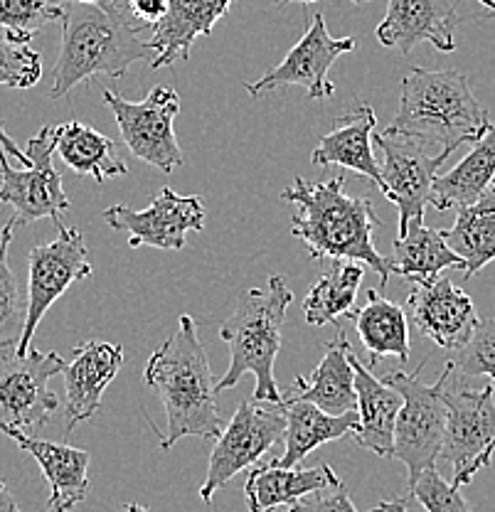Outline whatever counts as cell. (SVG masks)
I'll list each match as a JSON object with an SVG mask.
<instances>
[{
    "instance_id": "6da1fadb",
    "label": "cell",
    "mask_w": 495,
    "mask_h": 512,
    "mask_svg": "<svg viewBox=\"0 0 495 512\" xmlns=\"http://www.w3.org/2000/svg\"><path fill=\"white\" fill-rule=\"evenodd\" d=\"M62 45L52 72L50 99H62L77 84L104 77L119 79L133 62H153L156 47L146 28L133 20L124 0L62 5Z\"/></svg>"
},
{
    "instance_id": "7a4b0ae2",
    "label": "cell",
    "mask_w": 495,
    "mask_h": 512,
    "mask_svg": "<svg viewBox=\"0 0 495 512\" xmlns=\"http://www.w3.org/2000/svg\"><path fill=\"white\" fill-rule=\"evenodd\" d=\"M281 200L294 205L291 234L306 244L313 261H360L380 276V286L385 291L392 264L372 242V232L380 220L367 197L345 195L343 175L323 183L296 178L291 188L281 190Z\"/></svg>"
},
{
    "instance_id": "3957f363",
    "label": "cell",
    "mask_w": 495,
    "mask_h": 512,
    "mask_svg": "<svg viewBox=\"0 0 495 512\" xmlns=\"http://www.w3.org/2000/svg\"><path fill=\"white\" fill-rule=\"evenodd\" d=\"M143 382L156 389L168 416V429L161 436L163 451L185 436L212 441L222 434L215 377L193 316H180L178 330L148 360Z\"/></svg>"
},
{
    "instance_id": "277c9868",
    "label": "cell",
    "mask_w": 495,
    "mask_h": 512,
    "mask_svg": "<svg viewBox=\"0 0 495 512\" xmlns=\"http://www.w3.org/2000/svg\"><path fill=\"white\" fill-rule=\"evenodd\" d=\"M387 128L419 143H439L456 151L463 143L481 141L491 121L459 69L431 72L412 67L399 87L395 121Z\"/></svg>"
},
{
    "instance_id": "5b68a950",
    "label": "cell",
    "mask_w": 495,
    "mask_h": 512,
    "mask_svg": "<svg viewBox=\"0 0 495 512\" xmlns=\"http://www.w3.org/2000/svg\"><path fill=\"white\" fill-rule=\"evenodd\" d=\"M294 293L286 286L284 276H271L266 288H247L239 296L237 308L220 325V338L230 348V370L215 382V392L237 387L244 375H254V399L271 404H284L279 384L274 377V362L281 350V328Z\"/></svg>"
},
{
    "instance_id": "8992f818",
    "label": "cell",
    "mask_w": 495,
    "mask_h": 512,
    "mask_svg": "<svg viewBox=\"0 0 495 512\" xmlns=\"http://www.w3.org/2000/svg\"><path fill=\"white\" fill-rule=\"evenodd\" d=\"M427 365L429 360H424L412 375L404 370H390L385 375V382L402 394L395 426V458L407 466L409 488L427 468L436 466L446 436L444 387L449 380V365L434 384L422 382L419 377Z\"/></svg>"
},
{
    "instance_id": "52a82bcc",
    "label": "cell",
    "mask_w": 495,
    "mask_h": 512,
    "mask_svg": "<svg viewBox=\"0 0 495 512\" xmlns=\"http://www.w3.org/2000/svg\"><path fill=\"white\" fill-rule=\"evenodd\" d=\"M286 436V407L271 402H242L230 424L215 439L207 463V478L200 488L202 503L210 505L220 488L237 473L257 466L259 461Z\"/></svg>"
},
{
    "instance_id": "ba28073f",
    "label": "cell",
    "mask_w": 495,
    "mask_h": 512,
    "mask_svg": "<svg viewBox=\"0 0 495 512\" xmlns=\"http://www.w3.org/2000/svg\"><path fill=\"white\" fill-rule=\"evenodd\" d=\"M101 96L104 104L114 111L124 146L133 153V158L153 165L165 175L185 163L173 131V121L180 111V96L173 87L158 84L143 101L121 99L109 87H101Z\"/></svg>"
},
{
    "instance_id": "9c48e42d",
    "label": "cell",
    "mask_w": 495,
    "mask_h": 512,
    "mask_svg": "<svg viewBox=\"0 0 495 512\" xmlns=\"http://www.w3.org/2000/svg\"><path fill=\"white\" fill-rule=\"evenodd\" d=\"M495 384L483 389L468 387L449 362V380L444 387L446 436L441 458L454 468L456 488L468 485L481 471V458L495 439Z\"/></svg>"
},
{
    "instance_id": "30bf717a",
    "label": "cell",
    "mask_w": 495,
    "mask_h": 512,
    "mask_svg": "<svg viewBox=\"0 0 495 512\" xmlns=\"http://www.w3.org/2000/svg\"><path fill=\"white\" fill-rule=\"evenodd\" d=\"M30 165L13 168L8 163V151L0 146V202L13 207L15 222L33 224L47 220L60 224L69 210V197L62 188L60 170L52 163L55 156V126L40 128L28 141Z\"/></svg>"
},
{
    "instance_id": "8fae6325",
    "label": "cell",
    "mask_w": 495,
    "mask_h": 512,
    "mask_svg": "<svg viewBox=\"0 0 495 512\" xmlns=\"http://www.w3.org/2000/svg\"><path fill=\"white\" fill-rule=\"evenodd\" d=\"M67 362L57 352L28 350L0 357V431L18 429L35 434L52 419L60 397L50 380L65 370Z\"/></svg>"
},
{
    "instance_id": "7c38bea8",
    "label": "cell",
    "mask_w": 495,
    "mask_h": 512,
    "mask_svg": "<svg viewBox=\"0 0 495 512\" xmlns=\"http://www.w3.org/2000/svg\"><path fill=\"white\" fill-rule=\"evenodd\" d=\"M92 276L87 244L82 232L74 227L57 224V237L52 242L30 249L28 254V316H25L23 338H20L18 355H25L33 343V335L50 311L52 303L65 296L74 281H84Z\"/></svg>"
},
{
    "instance_id": "4fadbf2b",
    "label": "cell",
    "mask_w": 495,
    "mask_h": 512,
    "mask_svg": "<svg viewBox=\"0 0 495 512\" xmlns=\"http://www.w3.org/2000/svg\"><path fill=\"white\" fill-rule=\"evenodd\" d=\"M375 148H380L382 153L380 170L385 180V197L397 205L399 234H404L409 224L424 222L436 173L454 153V148H441V153L429 156L424 153L422 143L402 133H392L390 128L375 133Z\"/></svg>"
},
{
    "instance_id": "5bb4252c",
    "label": "cell",
    "mask_w": 495,
    "mask_h": 512,
    "mask_svg": "<svg viewBox=\"0 0 495 512\" xmlns=\"http://www.w3.org/2000/svg\"><path fill=\"white\" fill-rule=\"evenodd\" d=\"M104 222L114 232L129 237V247H156L178 252L188 244V232L205 229V207L198 195H180L168 185L153 197L146 210H131L126 205H114L104 210Z\"/></svg>"
},
{
    "instance_id": "9a60e30c",
    "label": "cell",
    "mask_w": 495,
    "mask_h": 512,
    "mask_svg": "<svg viewBox=\"0 0 495 512\" xmlns=\"http://www.w3.org/2000/svg\"><path fill=\"white\" fill-rule=\"evenodd\" d=\"M355 50V37H330L323 13L311 15V25L303 32L284 57V62L276 64L271 72H266L257 82H249L247 92L252 96H262L264 92L284 87H301L311 99L323 101L335 96V84L328 79L330 67L340 55H348Z\"/></svg>"
},
{
    "instance_id": "2e32d148",
    "label": "cell",
    "mask_w": 495,
    "mask_h": 512,
    "mask_svg": "<svg viewBox=\"0 0 495 512\" xmlns=\"http://www.w3.org/2000/svg\"><path fill=\"white\" fill-rule=\"evenodd\" d=\"M407 316L424 338L434 340L446 352L463 348L481 320L471 296L456 286L449 276L412 281Z\"/></svg>"
},
{
    "instance_id": "e0dca14e",
    "label": "cell",
    "mask_w": 495,
    "mask_h": 512,
    "mask_svg": "<svg viewBox=\"0 0 495 512\" xmlns=\"http://www.w3.org/2000/svg\"><path fill=\"white\" fill-rule=\"evenodd\" d=\"M456 25L459 13L449 0H387V13L375 35L380 45L395 47L404 55L422 42L439 52H454Z\"/></svg>"
},
{
    "instance_id": "ac0fdd59",
    "label": "cell",
    "mask_w": 495,
    "mask_h": 512,
    "mask_svg": "<svg viewBox=\"0 0 495 512\" xmlns=\"http://www.w3.org/2000/svg\"><path fill=\"white\" fill-rule=\"evenodd\" d=\"M124 357L121 345L104 340H87L72 350V360L62 370L67 392V434L99 412L101 397L119 375Z\"/></svg>"
},
{
    "instance_id": "d6986e66",
    "label": "cell",
    "mask_w": 495,
    "mask_h": 512,
    "mask_svg": "<svg viewBox=\"0 0 495 512\" xmlns=\"http://www.w3.org/2000/svg\"><path fill=\"white\" fill-rule=\"evenodd\" d=\"M375 126V109L370 104H358L350 114L340 116L335 126L318 141L311 153V163L323 165V168L340 165L345 170H353L375 183L385 195V180L375 158Z\"/></svg>"
},
{
    "instance_id": "ffe728a7",
    "label": "cell",
    "mask_w": 495,
    "mask_h": 512,
    "mask_svg": "<svg viewBox=\"0 0 495 512\" xmlns=\"http://www.w3.org/2000/svg\"><path fill=\"white\" fill-rule=\"evenodd\" d=\"M8 439L23 448L25 453L35 458L40 466L42 476L50 485V500L47 508H62L72 510L74 505L82 503L89 493V456L84 448H74L69 444H57V441L37 439L33 434H25L18 429H3Z\"/></svg>"
},
{
    "instance_id": "44dd1931",
    "label": "cell",
    "mask_w": 495,
    "mask_h": 512,
    "mask_svg": "<svg viewBox=\"0 0 495 512\" xmlns=\"http://www.w3.org/2000/svg\"><path fill=\"white\" fill-rule=\"evenodd\" d=\"M350 362L355 370V392H358V429L353 439L365 451L382 458H395V426L402 409V394L385 380H377L350 348Z\"/></svg>"
},
{
    "instance_id": "7402d4cb",
    "label": "cell",
    "mask_w": 495,
    "mask_h": 512,
    "mask_svg": "<svg viewBox=\"0 0 495 512\" xmlns=\"http://www.w3.org/2000/svg\"><path fill=\"white\" fill-rule=\"evenodd\" d=\"M234 0H170L168 15L151 28V45L156 47L153 69L188 60L198 37L212 35L220 18L230 13Z\"/></svg>"
},
{
    "instance_id": "603a6c76",
    "label": "cell",
    "mask_w": 495,
    "mask_h": 512,
    "mask_svg": "<svg viewBox=\"0 0 495 512\" xmlns=\"http://www.w3.org/2000/svg\"><path fill=\"white\" fill-rule=\"evenodd\" d=\"M350 343L345 330L338 328V338L326 345L316 370L306 377H296L294 387L284 399H303L328 414L358 412V392H355V370L350 362Z\"/></svg>"
},
{
    "instance_id": "cb8c5ba5",
    "label": "cell",
    "mask_w": 495,
    "mask_h": 512,
    "mask_svg": "<svg viewBox=\"0 0 495 512\" xmlns=\"http://www.w3.org/2000/svg\"><path fill=\"white\" fill-rule=\"evenodd\" d=\"M338 480L328 463L313 468H286L279 461L259 463L249 471L244 483L249 512H271L279 505H294L303 495L321 490Z\"/></svg>"
},
{
    "instance_id": "d4e9b609",
    "label": "cell",
    "mask_w": 495,
    "mask_h": 512,
    "mask_svg": "<svg viewBox=\"0 0 495 512\" xmlns=\"http://www.w3.org/2000/svg\"><path fill=\"white\" fill-rule=\"evenodd\" d=\"M286 407V436L284 453L276 461L286 468H294L308 453L330 441L353 436L358 429V412L328 414L321 407L303 399H284Z\"/></svg>"
},
{
    "instance_id": "484cf974",
    "label": "cell",
    "mask_w": 495,
    "mask_h": 512,
    "mask_svg": "<svg viewBox=\"0 0 495 512\" xmlns=\"http://www.w3.org/2000/svg\"><path fill=\"white\" fill-rule=\"evenodd\" d=\"M350 318L355 320L360 343L370 355V365H377L382 357H397L402 365L409 360V316L402 306L380 296L377 288L367 291V303L355 308Z\"/></svg>"
},
{
    "instance_id": "4316f807",
    "label": "cell",
    "mask_w": 495,
    "mask_h": 512,
    "mask_svg": "<svg viewBox=\"0 0 495 512\" xmlns=\"http://www.w3.org/2000/svg\"><path fill=\"white\" fill-rule=\"evenodd\" d=\"M495 180V121L481 141L473 143L471 153L444 175H436L431 188V205L439 212L451 207L471 205L491 190Z\"/></svg>"
},
{
    "instance_id": "83f0119b",
    "label": "cell",
    "mask_w": 495,
    "mask_h": 512,
    "mask_svg": "<svg viewBox=\"0 0 495 512\" xmlns=\"http://www.w3.org/2000/svg\"><path fill=\"white\" fill-rule=\"evenodd\" d=\"M55 153L69 170L97 180V183L129 173L116 151V143L82 121H67V124L55 126Z\"/></svg>"
},
{
    "instance_id": "f1b7e54d",
    "label": "cell",
    "mask_w": 495,
    "mask_h": 512,
    "mask_svg": "<svg viewBox=\"0 0 495 512\" xmlns=\"http://www.w3.org/2000/svg\"><path fill=\"white\" fill-rule=\"evenodd\" d=\"M392 274L412 281H431L446 269H466L463 259L446 244L444 234L424 227V222L409 224L407 232L397 234L392 244Z\"/></svg>"
},
{
    "instance_id": "f546056e",
    "label": "cell",
    "mask_w": 495,
    "mask_h": 512,
    "mask_svg": "<svg viewBox=\"0 0 495 512\" xmlns=\"http://www.w3.org/2000/svg\"><path fill=\"white\" fill-rule=\"evenodd\" d=\"M444 239L461 256L463 276L473 279L483 266L495 259V197L486 192L481 200L459 207L454 227L444 229Z\"/></svg>"
},
{
    "instance_id": "4dcf8cb0",
    "label": "cell",
    "mask_w": 495,
    "mask_h": 512,
    "mask_svg": "<svg viewBox=\"0 0 495 512\" xmlns=\"http://www.w3.org/2000/svg\"><path fill=\"white\" fill-rule=\"evenodd\" d=\"M365 279L360 261H333V266L311 286L303 298V318L308 325L338 323L355 313L358 288Z\"/></svg>"
},
{
    "instance_id": "1f68e13d",
    "label": "cell",
    "mask_w": 495,
    "mask_h": 512,
    "mask_svg": "<svg viewBox=\"0 0 495 512\" xmlns=\"http://www.w3.org/2000/svg\"><path fill=\"white\" fill-rule=\"evenodd\" d=\"M62 13L65 8L52 0H0V28L10 40L30 45L37 30L60 23Z\"/></svg>"
},
{
    "instance_id": "d6a6232c",
    "label": "cell",
    "mask_w": 495,
    "mask_h": 512,
    "mask_svg": "<svg viewBox=\"0 0 495 512\" xmlns=\"http://www.w3.org/2000/svg\"><path fill=\"white\" fill-rule=\"evenodd\" d=\"M10 242L0 247V352L18 348L28 316V298L20 293L18 279L8 264Z\"/></svg>"
},
{
    "instance_id": "836d02e7",
    "label": "cell",
    "mask_w": 495,
    "mask_h": 512,
    "mask_svg": "<svg viewBox=\"0 0 495 512\" xmlns=\"http://www.w3.org/2000/svg\"><path fill=\"white\" fill-rule=\"evenodd\" d=\"M449 362L461 377H491L495 382V318H481L463 348Z\"/></svg>"
},
{
    "instance_id": "e575fe53",
    "label": "cell",
    "mask_w": 495,
    "mask_h": 512,
    "mask_svg": "<svg viewBox=\"0 0 495 512\" xmlns=\"http://www.w3.org/2000/svg\"><path fill=\"white\" fill-rule=\"evenodd\" d=\"M42 79V57L25 42L0 37V87L30 89Z\"/></svg>"
},
{
    "instance_id": "d590c367",
    "label": "cell",
    "mask_w": 495,
    "mask_h": 512,
    "mask_svg": "<svg viewBox=\"0 0 495 512\" xmlns=\"http://www.w3.org/2000/svg\"><path fill=\"white\" fill-rule=\"evenodd\" d=\"M409 493L427 512H473L461 495V488L441 478L436 466L427 468L417 483L409 488Z\"/></svg>"
},
{
    "instance_id": "8d00e7d4",
    "label": "cell",
    "mask_w": 495,
    "mask_h": 512,
    "mask_svg": "<svg viewBox=\"0 0 495 512\" xmlns=\"http://www.w3.org/2000/svg\"><path fill=\"white\" fill-rule=\"evenodd\" d=\"M289 512H360L355 508V503L350 500L348 485L343 480H333L321 490H313V493L303 495L301 500H296L291 505Z\"/></svg>"
},
{
    "instance_id": "74e56055",
    "label": "cell",
    "mask_w": 495,
    "mask_h": 512,
    "mask_svg": "<svg viewBox=\"0 0 495 512\" xmlns=\"http://www.w3.org/2000/svg\"><path fill=\"white\" fill-rule=\"evenodd\" d=\"M124 5L129 8L133 20H138L143 28L151 30L153 25H158L168 15L170 0H124Z\"/></svg>"
},
{
    "instance_id": "f35d334b",
    "label": "cell",
    "mask_w": 495,
    "mask_h": 512,
    "mask_svg": "<svg viewBox=\"0 0 495 512\" xmlns=\"http://www.w3.org/2000/svg\"><path fill=\"white\" fill-rule=\"evenodd\" d=\"M0 146H3L5 151H8V156H13V158H20V163H23V165H30V158H28V153H25V151H20V148L15 146V141H13V138H10L8 133H5L3 124H0Z\"/></svg>"
},
{
    "instance_id": "ab89813d",
    "label": "cell",
    "mask_w": 495,
    "mask_h": 512,
    "mask_svg": "<svg viewBox=\"0 0 495 512\" xmlns=\"http://www.w3.org/2000/svg\"><path fill=\"white\" fill-rule=\"evenodd\" d=\"M0 512H20V505L15 503L13 493L3 478H0Z\"/></svg>"
},
{
    "instance_id": "60d3db41",
    "label": "cell",
    "mask_w": 495,
    "mask_h": 512,
    "mask_svg": "<svg viewBox=\"0 0 495 512\" xmlns=\"http://www.w3.org/2000/svg\"><path fill=\"white\" fill-rule=\"evenodd\" d=\"M409 500L407 498H397V500H382L377 508L367 510V512H407Z\"/></svg>"
},
{
    "instance_id": "b9f144b4",
    "label": "cell",
    "mask_w": 495,
    "mask_h": 512,
    "mask_svg": "<svg viewBox=\"0 0 495 512\" xmlns=\"http://www.w3.org/2000/svg\"><path fill=\"white\" fill-rule=\"evenodd\" d=\"M15 227H18V222H15V217H13V220L5 224L3 232H0V247H3L5 242H10V239H13V229H15Z\"/></svg>"
},
{
    "instance_id": "7bdbcfd3",
    "label": "cell",
    "mask_w": 495,
    "mask_h": 512,
    "mask_svg": "<svg viewBox=\"0 0 495 512\" xmlns=\"http://www.w3.org/2000/svg\"><path fill=\"white\" fill-rule=\"evenodd\" d=\"M493 384H495V382H493ZM493 453H495V439H493V444L488 446L486 456L481 458V468H488V466H491V461H493Z\"/></svg>"
},
{
    "instance_id": "ee69618b",
    "label": "cell",
    "mask_w": 495,
    "mask_h": 512,
    "mask_svg": "<svg viewBox=\"0 0 495 512\" xmlns=\"http://www.w3.org/2000/svg\"><path fill=\"white\" fill-rule=\"evenodd\" d=\"M119 512H153L151 508H146V505H136V503H129V505H124V508H121Z\"/></svg>"
},
{
    "instance_id": "f6af8a7d",
    "label": "cell",
    "mask_w": 495,
    "mask_h": 512,
    "mask_svg": "<svg viewBox=\"0 0 495 512\" xmlns=\"http://www.w3.org/2000/svg\"><path fill=\"white\" fill-rule=\"evenodd\" d=\"M276 3H316V0H276ZM353 3H367V0H353Z\"/></svg>"
},
{
    "instance_id": "bcb514c9",
    "label": "cell",
    "mask_w": 495,
    "mask_h": 512,
    "mask_svg": "<svg viewBox=\"0 0 495 512\" xmlns=\"http://www.w3.org/2000/svg\"><path fill=\"white\" fill-rule=\"evenodd\" d=\"M57 3H60V5H65V3H99V0H57Z\"/></svg>"
},
{
    "instance_id": "7dc6e473",
    "label": "cell",
    "mask_w": 495,
    "mask_h": 512,
    "mask_svg": "<svg viewBox=\"0 0 495 512\" xmlns=\"http://www.w3.org/2000/svg\"><path fill=\"white\" fill-rule=\"evenodd\" d=\"M481 3H483V5H486V8H488V10H493V13H495V0H481Z\"/></svg>"
},
{
    "instance_id": "c3c4849f",
    "label": "cell",
    "mask_w": 495,
    "mask_h": 512,
    "mask_svg": "<svg viewBox=\"0 0 495 512\" xmlns=\"http://www.w3.org/2000/svg\"><path fill=\"white\" fill-rule=\"evenodd\" d=\"M47 512H67V510H62V508H47Z\"/></svg>"
},
{
    "instance_id": "681fc988",
    "label": "cell",
    "mask_w": 495,
    "mask_h": 512,
    "mask_svg": "<svg viewBox=\"0 0 495 512\" xmlns=\"http://www.w3.org/2000/svg\"><path fill=\"white\" fill-rule=\"evenodd\" d=\"M491 192H493V197H495V180H493V185H491Z\"/></svg>"
}]
</instances>
